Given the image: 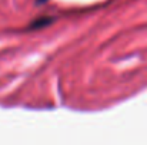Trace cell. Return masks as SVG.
Returning a JSON list of instances; mask_svg holds the SVG:
<instances>
[{"label": "cell", "mask_w": 147, "mask_h": 145, "mask_svg": "<svg viewBox=\"0 0 147 145\" xmlns=\"http://www.w3.org/2000/svg\"><path fill=\"white\" fill-rule=\"evenodd\" d=\"M43 1H46V0H39V3H43Z\"/></svg>", "instance_id": "obj_1"}]
</instances>
